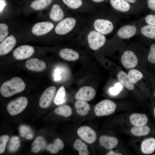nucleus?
Returning <instances> with one entry per match:
<instances>
[{
    "label": "nucleus",
    "mask_w": 155,
    "mask_h": 155,
    "mask_svg": "<svg viewBox=\"0 0 155 155\" xmlns=\"http://www.w3.org/2000/svg\"><path fill=\"white\" fill-rule=\"evenodd\" d=\"M117 77L120 83L128 90H131L134 89L133 83L125 72L119 71L117 74Z\"/></svg>",
    "instance_id": "nucleus-22"
},
{
    "label": "nucleus",
    "mask_w": 155,
    "mask_h": 155,
    "mask_svg": "<svg viewBox=\"0 0 155 155\" xmlns=\"http://www.w3.org/2000/svg\"><path fill=\"white\" fill-rule=\"evenodd\" d=\"M137 30L136 27L133 25H126L119 28L117 34L121 38L128 39L133 36L136 34Z\"/></svg>",
    "instance_id": "nucleus-15"
},
{
    "label": "nucleus",
    "mask_w": 155,
    "mask_h": 155,
    "mask_svg": "<svg viewBox=\"0 0 155 155\" xmlns=\"http://www.w3.org/2000/svg\"><path fill=\"white\" fill-rule=\"evenodd\" d=\"M56 90L55 86H50L46 88L41 95L39 100V105L42 108H48L51 104Z\"/></svg>",
    "instance_id": "nucleus-10"
},
{
    "label": "nucleus",
    "mask_w": 155,
    "mask_h": 155,
    "mask_svg": "<svg viewBox=\"0 0 155 155\" xmlns=\"http://www.w3.org/2000/svg\"><path fill=\"white\" fill-rule=\"evenodd\" d=\"M153 155H155V154H153Z\"/></svg>",
    "instance_id": "nucleus-48"
},
{
    "label": "nucleus",
    "mask_w": 155,
    "mask_h": 155,
    "mask_svg": "<svg viewBox=\"0 0 155 155\" xmlns=\"http://www.w3.org/2000/svg\"><path fill=\"white\" fill-rule=\"evenodd\" d=\"M20 146L19 137L17 136H14L12 137L9 141L8 146V150L10 152H15L18 150Z\"/></svg>",
    "instance_id": "nucleus-33"
},
{
    "label": "nucleus",
    "mask_w": 155,
    "mask_h": 155,
    "mask_svg": "<svg viewBox=\"0 0 155 155\" xmlns=\"http://www.w3.org/2000/svg\"><path fill=\"white\" fill-rule=\"evenodd\" d=\"M121 61L123 66L127 69L134 68L138 63V59L136 55L129 50L124 52L121 57Z\"/></svg>",
    "instance_id": "nucleus-11"
},
{
    "label": "nucleus",
    "mask_w": 155,
    "mask_h": 155,
    "mask_svg": "<svg viewBox=\"0 0 155 155\" xmlns=\"http://www.w3.org/2000/svg\"><path fill=\"white\" fill-rule=\"evenodd\" d=\"M73 147L75 150L78 152L79 155L89 154L88 146L79 139H77L75 140L73 144Z\"/></svg>",
    "instance_id": "nucleus-27"
},
{
    "label": "nucleus",
    "mask_w": 155,
    "mask_h": 155,
    "mask_svg": "<svg viewBox=\"0 0 155 155\" xmlns=\"http://www.w3.org/2000/svg\"><path fill=\"white\" fill-rule=\"evenodd\" d=\"M75 106L77 113L84 116L86 115L90 109L89 104L86 101L78 100L75 103Z\"/></svg>",
    "instance_id": "nucleus-21"
},
{
    "label": "nucleus",
    "mask_w": 155,
    "mask_h": 155,
    "mask_svg": "<svg viewBox=\"0 0 155 155\" xmlns=\"http://www.w3.org/2000/svg\"><path fill=\"white\" fill-rule=\"evenodd\" d=\"M93 1L96 3H100L104 1V0H92Z\"/></svg>",
    "instance_id": "nucleus-45"
},
{
    "label": "nucleus",
    "mask_w": 155,
    "mask_h": 155,
    "mask_svg": "<svg viewBox=\"0 0 155 155\" xmlns=\"http://www.w3.org/2000/svg\"><path fill=\"white\" fill-rule=\"evenodd\" d=\"M117 105L113 101L105 99L98 103L94 108V113L98 117L106 116L113 113L115 111Z\"/></svg>",
    "instance_id": "nucleus-2"
},
{
    "label": "nucleus",
    "mask_w": 155,
    "mask_h": 155,
    "mask_svg": "<svg viewBox=\"0 0 155 155\" xmlns=\"http://www.w3.org/2000/svg\"><path fill=\"white\" fill-rule=\"evenodd\" d=\"M8 27L7 24L4 23L0 24V42H1L8 34Z\"/></svg>",
    "instance_id": "nucleus-36"
},
{
    "label": "nucleus",
    "mask_w": 155,
    "mask_h": 155,
    "mask_svg": "<svg viewBox=\"0 0 155 155\" xmlns=\"http://www.w3.org/2000/svg\"><path fill=\"white\" fill-rule=\"evenodd\" d=\"M128 76L133 84L136 83L143 77L142 73L136 69H132L128 72Z\"/></svg>",
    "instance_id": "nucleus-34"
},
{
    "label": "nucleus",
    "mask_w": 155,
    "mask_h": 155,
    "mask_svg": "<svg viewBox=\"0 0 155 155\" xmlns=\"http://www.w3.org/2000/svg\"><path fill=\"white\" fill-rule=\"evenodd\" d=\"M88 45L92 50L97 51L102 47L106 41V37L95 30L89 32L87 35Z\"/></svg>",
    "instance_id": "nucleus-3"
},
{
    "label": "nucleus",
    "mask_w": 155,
    "mask_h": 155,
    "mask_svg": "<svg viewBox=\"0 0 155 155\" xmlns=\"http://www.w3.org/2000/svg\"><path fill=\"white\" fill-rule=\"evenodd\" d=\"M154 115L155 117V107L154 109Z\"/></svg>",
    "instance_id": "nucleus-46"
},
{
    "label": "nucleus",
    "mask_w": 155,
    "mask_h": 155,
    "mask_svg": "<svg viewBox=\"0 0 155 155\" xmlns=\"http://www.w3.org/2000/svg\"><path fill=\"white\" fill-rule=\"evenodd\" d=\"M25 65L28 70L36 72L42 71L46 67V64L44 61L36 58L28 60L26 62Z\"/></svg>",
    "instance_id": "nucleus-14"
},
{
    "label": "nucleus",
    "mask_w": 155,
    "mask_h": 155,
    "mask_svg": "<svg viewBox=\"0 0 155 155\" xmlns=\"http://www.w3.org/2000/svg\"><path fill=\"white\" fill-rule=\"evenodd\" d=\"M154 97H155V92H154Z\"/></svg>",
    "instance_id": "nucleus-47"
},
{
    "label": "nucleus",
    "mask_w": 155,
    "mask_h": 155,
    "mask_svg": "<svg viewBox=\"0 0 155 155\" xmlns=\"http://www.w3.org/2000/svg\"><path fill=\"white\" fill-rule=\"evenodd\" d=\"M46 147V143L44 139L42 136H38L33 142L31 146V151L37 153L44 150Z\"/></svg>",
    "instance_id": "nucleus-24"
},
{
    "label": "nucleus",
    "mask_w": 155,
    "mask_h": 155,
    "mask_svg": "<svg viewBox=\"0 0 155 155\" xmlns=\"http://www.w3.org/2000/svg\"><path fill=\"white\" fill-rule=\"evenodd\" d=\"M149 127L146 125L134 126L131 129V134L136 136H143L148 135L150 131Z\"/></svg>",
    "instance_id": "nucleus-25"
},
{
    "label": "nucleus",
    "mask_w": 155,
    "mask_h": 155,
    "mask_svg": "<svg viewBox=\"0 0 155 155\" xmlns=\"http://www.w3.org/2000/svg\"><path fill=\"white\" fill-rule=\"evenodd\" d=\"M64 147V144L62 140L59 138H57L53 144H49L46 149L51 153L55 154L63 149Z\"/></svg>",
    "instance_id": "nucleus-26"
},
{
    "label": "nucleus",
    "mask_w": 155,
    "mask_h": 155,
    "mask_svg": "<svg viewBox=\"0 0 155 155\" xmlns=\"http://www.w3.org/2000/svg\"><path fill=\"white\" fill-rule=\"evenodd\" d=\"M147 3L150 8L155 11V0H148Z\"/></svg>",
    "instance_id": "nucleus-41"
},
{
    "label": "nucleus",
    "mask_w": 155,
    "mask_h": 155,
    "mask_svg": "<svg viewBox=\"0 0 155 155\" xmlns=\"http://www.w3.org/2000/svg\"><path fill=\"white\" fill-rule=\"evenodd\" d=\"M52 2V0H34L32 2L30 7L35 10H40L47 7Z\"/></svg>",
    "instance_id": "nucleus-29"
},
{
    "label": "nucleus",
    "mask_w": 155,
    "mask_h": 155,
    "mask_svg": "<svg viewBox=\"0 0 155 155\" xmlns=\"http://www.w3.org/2000/svg\"><path fill=\"white\" fill-rule=\"evenodd\" d=\"M64 3L69 8L72 9H76L83 4L82 0H63Z\"/></svg>",
    "instance_id": "nucleus-35"
},
{
    "label": "nucleus",
    "mask_w": 155,
    "mask_h": 155,
    "mask_svg": "<svg viewBox=\"0 0 155 155\" xmlns=\"http://www.w3.org/2000/svg\"><path fill=\"white\" fill-rule=\"evenodd\" d=\"M60 57L63 59L69 61H75L79 58L78 53L71 49L65 48L61 50L59 52Z\"/></svg>",
    "instance_id": "nucleus-17"
},
{
    "label": "nucleus",
    "mask_w": 155,
    "mask_h": 155,
    "mask_svg": "<svg viewBox=\"0 0 155 155\" xmlns=\"http://www.w3.org/2000/svg\"><path fill=\"white\" fill-rule=\"evenodd\" d=\"M55 113L58 115L65 117H68L72 113L71 108L69 105H64L56 108L55 110Z\"/></svg>",
    "instance_id": "nucleus-30"
},
{
    "label": "nucleus",
    "mask_w": 155,
    "mask_h": 155,
    "mask_svg": "<svg viewBox=\"0 0 155 155\" xmlns=\"http://www.w3.org/2000/svg\"><path fill=\"white\" fill-rule=\"evenodd\" d=\"M141 149L144 154L153 153L155 150V138L150 137L143 140L141 144Z\"/></svg>",
    "instance_id": "nucleus-20"
},
{
    "label": "nucleus",
    "mask_w": 155,
    "mask_h": 155,
    "mask_svg": "<svg viewBox=\"0 0 155 155\" xmlns=\"http://www.w3.org/2000/svg\"><path fill=\"white\" fill-rule=\"evenodd\" d=\"M106 155H121L122 154L120 153L116 152L113 150H110Z\"/></svg>",
    "instance_id": "nucleus-42"
},
{
    "label": "nucleus",
    "mask_w": 155,
    "mask_h": 155,
    "mask_svg": "<svg viewBox=\"0 0 155 155\" xmlns=\"http://www.w3.org/2000/svg\"><path fill=\"white\" fill-rule=\"evenodd\" d=\"M19 132L20 135L27 140L32 139L34 134L31 128L26 125L21 126L19 128Z\"/></svg>",
    "instance_id": "nucleus-32"
},
{
    "label": "nucleus",
    "mask_w": 155,
    "mask_h": 155,
    "mask_svg": "<svg viewBox=\"0 0 155 155\" xmlns=\"http://www.w3.org/2000/svg\"><path fill=\"white\" fill-rule=\"evenodd\" d=\"M142 34L144 36L152 39H155V26L145 25L141 29Z\"/></svg>",
    "instance_id": "nucleus-31"
},
{
    "label": "nucleus",
    "mask_w": 155,
    "mask_h": 155,
    "mask_svg": "<svg viewBox=\"0 0 155 155\" xmlns=\"http://www.w3.org/2000/svg\"><path fill=\"white\" fill-rule=\"evenodd\" d=\"M99 141L100 146L107 150L115 148L118 144V140L116 137L106 135L101 136Z\"/></svg>",
    "instance_id": "nucleus-16"
},
{
    "label": "nucleus",
    "mask_w": 155,
    "mask_h": 155,
    "mask_svg": "<svg viewBox=\"0 0 155 155\" xmlns=\"http://www.w3.org/2000/svg\"><path fill=\"white\" fill-rule=\"evenodd\" d=\"M148 61L153 64L155 63V44L151 45L148 56Z\"/></svg>",
    "instance_id": "nucleus-39"
},
{
    "label": "nucleus",
    "mask_w": 155,
    "mask_h": 155,
    "mask_svg": "<svg viewBox=\"0 0 155 155\" xmlns=\"http://www.w3.org/2000/svg\"><path fill=\"white\" fill-rule=\"evenodd\" d=\"M96 95V92L94 88L90 86H86L79 89L75 97L77 100L87 101L92 100Z\"/></svg>",
    "instance_id": "nucleus-12"
},
{
    "label": "nucleus",
    "mask_w": 155,
    "mask_h": 155,
    "mask_svg": "<svg viewBox=\"0 0 155 155\" xmlns=\"http://www.w3.org/2000/svg\"><path fill=\"white\" fill-rule=\"evenodd\" d=\"M123 86L120 83H116L114 87L109 89V92L111 95H116L120 92Z\"/></svg>",
    "instance_id": "nucleus-37"
},
{
    "label": "nucleus",
    "mask_w": 155,
    "mask_h": 155,
    "mask_svg": "<svg viewBox=\"0 0 155 155\" xmlns=\"http://www.w3.org/2000/svg\"><path fill=\"white\" fill-rule=\"evenodd\" d=\"M146 22L148 25L155 26V15L149 14L145 18Z\"/></svg>",
    "instance_id": "nucleus-40"
},
{
    "label": "nucleus",
    "mask_w": 155,
    "mask_h": 155,
    "mask_svg": "<svg viewBox=\"0 0 155 155\" xmlns=\"http://www.w3.org/2000/svg\"><path fill=\"white\" fill-rule=\"evenodd\" d=\"M129 120L133 125L140 126L146 125L148 123V119L145 114L135 113L130 115Z\"/></svg>",
    "instance_id": "nucleus-18"
},
{
    "label": "nucleus",
    "mask_w": 155,
    "mask_h": 155,
    "mask_svg": "<svg viewBox=\"0 0 155 155\" xmlns=\"http://www.w3.org/2000/svg\"><path fill=\"white\" fill-rule=\"evenodd\" d=\"M0 12L2 11L5 6L6 5V4L5 3V2L3 0H0Z\"/></svg>",
    "instance_id": "nucleus-43"
},
{
    "label": "nucleus",
    "mask_w": 155,
    "mask_h": 155,
    "mask_svg": "<svg viewBox=\"0 0 155 155\" xmlns=\"http://www.w3.org/2000/svg\"><path fill=\"white\" fill-rule=\"evenodd\" d=\"M110 4L115 9L122 12H126L129 10L130 6L125 0H110Z\"/></svg>",
    "instance_id": "nucleus-23"
},
{
    "label": "nucleus",
    "mask_w": 155,
    "mask_h": 155,
    "mask_svg": "<svg viewBox=\"0 0 155 155\" xmlns=\"http://www.w3.org/2000/svg\"><path fill=\"white\" fill-rule=\"evenodd\" d=\"M125 0L128 2H129L130 3H134L136 1V0Z\"/></svg>",
    "instance_id": "nucleus-44"
},
{
    "label": "nucleus",
    "mask_w": 155,
    "mask_h": 155,
    "mask_svg": "<svg viewBox=\"0 0 155 155\" xmlns=\"http://www.w3.org/2000/svg\"><path fill=\"white\" fill-rule=\"evenodd\" d=\"M54 27V25L51 22L46 21L39 22L33 25L31 31L34 35L40 36L50 32Z\"/></svg>",
    "instance_id": "nucleus-9"
},
{
    "label": "nucleus",
    "mask_w": 155,
    "mask_h": 155,
    "mask_svg": "<svg viewBox=\"0 0 155 155\" xmlns=\"http://www.w3.org/2000/svg\"><path fill=\"white\" fill-rule=\"evenodd\" d=\"M34 51V49L32 46L28 45H22L17 47L13 51V55L16 59L22 60L31 57Z\"/></svg>",
    "instance_id": "nucleus-8"
},
{
    "label": "nucleus",
    "mask_w": 155,
    "mask_h": 155,
    "mask_svg": "<svg viewBox=\"0 0 155 155\" xmlns=\"http://www.w3.org/2000/svg\"><path fill=\"white\" fill-rule=\"evenodd\" d=\"M94 30L104 35L111 33L114 29V25L110 21L98 18L95 20L93 23Z\"/></svg>",
    "instance_id": "nucleus-6"
},
{
    "label": "nucleus",
    "mask_w": 155,
    "mask_h": 155,
    "mask_svg": "<svg viewBox=\"0 0 155 155\" xmlns=\"http://www.w3.org/2000/svg\"><path fill=\"white\" fill-rule=\"evenodd\" d=\"M66 92L63 86H61L58 90L54 100V104L59 105L65 103L66 100Z\"/></svg>",
    "instance_id": "nucleus-28"
},
{
    "label": "nucleus",
    "mask_w": 155,
    "mask_h": 155,
    "mask_svg": "<svg viewBox=\"0 0 155 155\" xmlns=\"http://www.w3.org/2000/svg\"><path fill=\"white\" fill-rule=\"evenodd\" d=\"M76 19L73 17H68L59 22L55 28V33L58 35H64L69 33L75 27Z\"/></svg>",
    "instance_id": "nucleus-4"
},
{
    "label": "nucleus",
    "mask_w": 155,
    "mask_h": 155,
    "mask_svg": "<svg viewBox=\"0 0 155 155\" xmlns=\"http://www.w3.org/2000/svg\"><path fill=\"white\" fill-rule=\"evenodd\" d=\"M17 40L12 35L7 36L0 44V55L7 54L11 51L15 46Z\"/></svg>",
    "instance_id": "nucleus-13"
},
{
    "label": "nucleus",
    "mask_w": 155,
    "mask_h": 155,
    "mask_svg": "<svg viewBox=\"0 0 155 155\" xmlns=\"http://www.w3.org/2000/svg\"><path fill=\"white\" fill-rule=\"evenodd\" d=\"M9 137L7 135H3L0 137V154L4 151L6 144L9 139Z\"/></svg>",
    "instance_id": "nucleus-38"
},
{
    "label": "nucleus",
    "mask_w": 155,
    "mask_h": 155,
    "mask_svg": "<svg viewBox=\"0 0 155 155\" xmlns=\"http://www.w3.org/2000/svg\"><path fill=\"white\" fill-rule=\"evenodd\" d=\"M25 88L23 80L19 77H15L5 82L1 86L0 91L3 96L8 97L22 92Z\"/></svg>",
    "instance_id": "nucleus-1"
},
{
    "label": "nucleus",
    "mask_w": 155,
    "mask_h": 155,
    "mask_svg": "<svg viewBox=\"0 0 155 155\" xmlns=\"http://www.w3.org/2000/svg\"><path fill=\"white\" fill-rule=\"evenodd\" d=\"M28 102V100L26 97H19L9 103L7 106V111L11 115H17L25 108Z\"/></svg>",
    "instance_id": "nucleus-5"
},
{
    "label": "nucleus",
    "mask_w": 155,
    "mask_h": 155,
    "mask_svg": "<svg viewBox=\"0 0 155 155\" xmlns=\"http://www.w3.org/2000/svg\"><path fill=\"white\" fill-rule=\"evenodd\" d=\"M77 133L80 138L88 144H93L96 140V132L89 126H84L80 127L78 129Z\"/></svg>",
    "instance_id": "nucleus-7"
},
{
    "label": "nucleus",
    "mask_w": 155,
    "mask_h": 155,
    "mask_svg": "<svg viewBox=\"0 0 155 155\" xmlns=\"http://www.w3.org/2000/svg\"><path fill=\"white\" fill-rule=\"evenodd\" d=\"M49 17L53 21L59 22L63 19L64 14L63 10L58 4L53 5L50 10Z\"/></svg>",
    "instance_id": "nucleus-19"
}]
</instances>
